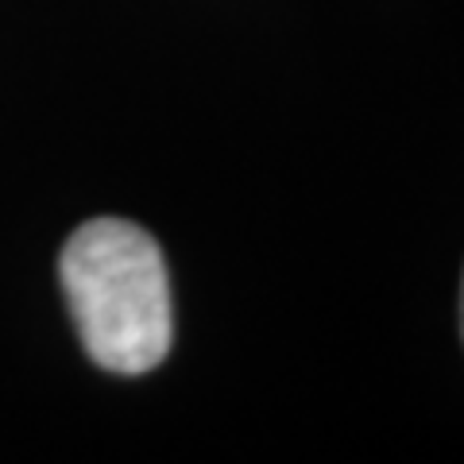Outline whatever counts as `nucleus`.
I'll return each instance as SVG.
<instances>
[{"instance_id": "f257e3e1", "label": "nucleus", "mask_w": 464, "mask_h": 464, "mask_svg": "<svg viewBox=\"0 0 464 464\" xmlns=\"http://www.w3.org/2000/svg\"><path fill=\"white\" fill-rule=\"evenodd\" d=\"M58 279L85 356L112 375L159 368L174 341L170 279L159 240L121 217H97L70 232Z\"/></svg>"}, {"instance_id": "f03ea898", "label": "nucleus", "mask_w": 464, "mask_h": 464, "mask_svg": "<svg viewBox=\"0 0 464 464\" xmlns=\"http://www.w3.org/2000/svg\"><path fill=\"white\" fill-rule=\"evenodd\" d=\"M457 314H460V341H464V275H460V306H457Z\"/></svg>"}]
</instances>
